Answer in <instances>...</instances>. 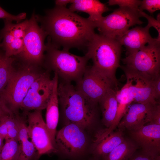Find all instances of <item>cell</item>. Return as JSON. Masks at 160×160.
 Instances as JSON below:
<instances>
[{"instance_id": "30", "label": "cell", "mask_w": 160, "mask_h": 160, "mask_svg": "<svg viewBox=\"0 0 160 160\" xmlns=\"http://www.w3.org/2000/svg\"><path fill=\"white\" fill-rule=\"evenodd\" d=\"M141 1L138 0H109L108 3L110 6L118 5L120 7L138 9Z\"/></svg>"}, {"instance_id": "28", "label": "cell", "mask_w": 160, "mask_h": 160, "mask_svg": "<svg viewBox=\"0 0 160 160\" xmlns=\"http://www.w3.org/2000/svg\"><path fill=\"white\" fill-rule=\"evenodd\" d=\"M23 39L15 38L4 52L6 56L8 57L19 55L23 51Z\"/></svg>"}, {"instance_id": "23", "label": "cell", "mask_w": 160, "mask_h": 160, "mask_svg": "<svg viewBox=\"0 0 160 160\" xmlns=\"http://www.w3.org/2000/svg\"><path fill=\"white\" fill-rule=\"evenodd\" d=\"M139 148L131 139L125 137L102 160H128Z\"/></svg>"}, {"instance_id": "16", "label": "cell", "mask_w": 160, "mask_h": 160, "mask_svg": "<svg viewBox=\"0 0 160 160\" xmlns=\"http://www.w3.org/2000/svg\"><path fill=\"white\" fill-rule=\"evenodd\" d=\"M154 104L132 102L118 124V129L135 130L149 123L150 110Z\"/></svg>"}, {"instance_id": "4", "label": "cell", "mask_w": 160, "mask_h": 160, "mask_svg": "<svg viewBox=\"0 0 160 160\" xmlns=\"http://www.w3.org/2000/svg\"><path fill=\"white\" fill-rule=\"evenodd\" d=\"M46 45L47 53L44 60L48 70L53 71L60 81L66 82H76L82 77L89 60L86 55L81 56L69 51L60 50L48 41Z\"/></svg>"}, {"instance_id": "20", "label": "cell", "mask_w": 160, "mask_h": 160, "mask_svg": "<svg viewBox=\"0 0 160 160\" xmlns=\"http://www.w3.org/2000/svg\"><path fill=\"white\" fill-rule=\"evenodd\" d=\"M116 88L109 89L98 102L102 114V122L108 128L116 118L118 108L116 96Z\"/></svg>"}, {"instance_id": "12", "label": "cell", "mask_w": 160, "mask_h": 160, "mask_svg": "<svg viewBox=\"0 0 160 160\" xmlns=\"http://www.w3.org/2000/svg\"><path fill=\"white\" fill-rule=\"evenodd\" d=\"M53 85L48 71L41 73L32 83L22 103L21 108L26 113L31 110L46 109Z\"/></svg>"}, {"instance_id": "14", "label": "cell", "mask_w": 160, "mask_h": 160, "mask_svg": "<svg viewBox=\"0 0 160 160\" xmlns=\"http://www.w3.org/2000/svg\"><path fill=\"white\" fill-rule=\"evenodd\" d=\"M130 138L142 151L160 155V125L148 123L128 131Z\"/></svg>"}, {"instance_id": "40", "label": "cell", "mask_w": 160, "mask_h": 160, "mask_svg": "<svg viewBox=\"0 0 160 160\" xmlns=\"http://www.w3.org/2000/svg\"><path fill=\"white\" fill-rule=\"evenodd\" d=\"M4 139L2 137L0 136V150H1L4 144Z\"/></svg>"}, {"instance_id": "1", "label": "cell", "mask_w": 160, "mask_h": 160, "mask_svg": "<svg viewBox=\"0 0 160 160\" xmlns=\"http://www.w3.org/2000/svg\"><path fill=\"white\" fill-rule=\"evenodd\" d=\"M41 27L49 36L48 41L56 48H87L95 33V23L79 16L66 7L55 6L46 11L45 15H35Z\"/></svg>"}, {"instance_id": "15", "label": "cell", "mask_w": 160, "mask_h": 160, "mask_svg": "<svg viewBox=\"0 0 160 160\" xmlns=\"http://www.w3.org/2000/svg\"><path fill=\"white\" fill-rule=\"evenodd\" d=\"M124 132L118 129L107 133L104 129L98 130L93 140L91 152L95 160L102 159L124 140Z\"/></svg>"}, {"instance_id": "35", "label": "cell", "mask_w": 160, "mask_h": 160, "mask_svg": "<svg viewBox=\"0 0 160 160\" xmlns=\"http://www.w3.org/2000/svg\"><path fill=\"white\" fill-rule=\"evenodd\" d=\"M128 160H160V155H154L137 151Z\"/></svg>"}, {"instance_id": "7", "label": "cell", "mask_w": 160, "mask_h": 160, "mask_svg": "<svg viewBox=\"0 0 160 160\" xmlns=\"http://www.w3.org/2000/svg\"><path fill=\"white\" fill-rule=\"evenodd\" d=\"M140 17L139 9L119 7L95 24L100 34L117 39L130 27L142 24Z\"/></svg>"}, {"instance_id": "26", "label": "cell", "mask_w": 160, "mask_h": 160, "mask_svg": "<svg viewBox=\"0 0 160 160\" xmlns=\"http://www.w3.org/2000/svg\"><path fill=\"white\" fill-rule=\"evenodd\" d=\"M18 114L13 113L4 117L8 132V139H12L19 141V124Z\"/></svg>"}, {"instance_id": "9", "label": "cell", "mask_w": 160, "mask_h": 160, "mask_svg": "<svg viewBox=\"0 0 160 160\" xmlns=\"http://www.w3.org/2000/svg\"><path fill=\"white\" fill-rule=\"evenodd\" d=\"M76 82V89L96 105L109 89L116 88L118 84L92 66H87L82 77Z\"/></svg>"}, {"instance_id": "25", "label": "cell", "mask_w": 160, "mask_h": 160, "mask_svg": "<svg viewBox=\"0 0 160 160\" xmlns=\"http://www.w3.org/2000/svg\"><path fill=\"white\" fill-rule=\"evenodd\" d=\"M0 153V160H18L21 150L18 141L12 139L5 140Z\"/></svg>"}, {"instance_id": "3", "label": "cell", "mask_w": 160, "mask_h": 160, "mask_svg": "<svg viewBox=\"0 0 160 160\" xmlns=\"http://www.w3.org/2000/svg\"><path fill=\"white\" fill-rule=\"evenodd\" d=\"M85 54L92 66L118 84L116 73L121 67V45L114 39L95 33L88 44Z\"/></svg>"}, {"instance_id": "8", "label": "cell", "mask_w": 160, "mask_h": 160, "mask_svg": "<svg viewBox=\"0 0 160 160\" xmlns=\"http://www.w3.org/2000/svg\"><path fill=\"white\" fill-rule=\"evenodd\" d=\"M55 142L57 152L73 158L84 153L88 139L84 129L75 124H68L56 132Z\"/></svg>"}, {"instance_id": "24", "label": "cell", "mask_w": 160, "mask_h": 160, "mask_svg": "<svg viewBox=\"0 0 160 160\" xmlns=\"http://www.w3.org/2000/svg\"><path fill=\"white\" fill-rule=\"evenodd\" d=\"M13 59L0 51V96L15 71L13 67Z\"/></svg>"}, {"instance_id": "27", "label": "cell", "mask_w": 160, "mask_h": 160, "mask_svg": "<svg viewBox=\"0 0 160 160\" xmlns=\"http://www.w3.org/2000/svg\"><path fill=\"white\" fill-rule=\"evenodd\" d=\"M4 26L0 32V47L5 51L11 44L15 38L10 29V21L4 20Z\"/></svg>"}, {"instance_id": "5", "label": "cell", "mask_w": 160, "mask_h": 160, "mask_svg": "<svg viewBox=\"0 0 160 160\" xmlns=\"http://www.w3.org/2000/svg\"><path fill=\"white\" fill-rule=\"evenodd\" d=\"M124 68L148 78L160 76V41L156 39L122 59Z\"/></svg>"}, {"instance_id": "32", "label": "cell", "mask_w": 160, "mask_h": 160, "mask_svg": "<svg viewBox=\"0 0 160 160\" xmlns=\"http://www.w3.org/2000/svg\"><path fill=\"white\" fill-rule=\"evenodd\" d=\"M139 13L141 17H143L148 20V24L147 25L150 28L151 27L154 28L157 31L158 33V37L156 39L160 41V15L158 14L157 19H156L152 16H150L143 12L139 10Z\"/></svg>"}, {"instance_id": "38", "label": "cell", "mask_w": 160, "mask_h": 160, "mask_svg": "<svg viewBox=\"0 0 160 160\" xmlns=\"http://www.w3.org/2000/svg\"><path fill=\"white\" fill-rule=\"evenodd\" d=\"M4 117L0 120V136L5 140L8 139V132Z\"/></svg>"}, {"instance_id": "13", "label": "cell", "mask_w": 160, "mask_h": 160, "mask_svg": "<svg viewBox=\"0 0 160 160\" xmlns=\"http://www.w3.org/2000/svg\"><path fill=\"white\" fill-rule=\"evenodd\" d=\"M126 78L125 85L133 99V102L142 103H155L151 79L138 73L120 67Z\"/></svg>"}, {"instance_id": "21", "label": "cell", "mask_w": 160, "mask_h": 160, "mask_svg": "<svg viewBox=\"0 0 160 160\" xmlns=\"http://www.w3.org/2000/svg\"><path fill=\"white\" fill-rule=\"evenodd\" d=\"M19 142L21 152L18 160H39L40 157L31 141L29 140L27 125L24 119L19 117Z\"/></svg>"}, {"instance_id": "36", "label": "cell", "mask_w": 160, "mask_h": 160, "mask_svg": "<svg viewBox=\"0 0 160 160\" xmlns=\"http://www.w3.org/2000/svg\"><path fill=\"white\" fill-rule=\"evenodd\" d=\"M152 86L154 100L157 102H160V76L153 80Z\"/></svg>"}, {"instance_id": "17", "label": "cell", "mask_w": 160, "mask_h": 160, "mask_svg": "<svg viewBox=\"0 0 160 160\" xmlns=\"http://www.w3.org/2000/svg\"><path fill=\"white\" fill-rule=\"evenodd\" d=\"M150 28L137 26L128 30L116 40L126 49V55L132 54L143 47L147 44L153 41L149 33Z\"/></svg>"}, {"instance_id": "2", "label": "cell", "mask_w": 160, "mask_h": 160, "mask_svg": "<svg viewBox=\"0 0 160 160\" xmlns=\"http://www.w3.org/2000/svg\"><path fill=\"white\" fill-rule=\"evenodd\" d=\"M57 93L60 111L66 124H73L85 129L91 128L97 116V106L87 98L71 83L60 81Z\"/></svg>"}, {"instance_id": "34", "label": "cell", "mask_w": 160, "mask_h": 160, "mask_svg": "<svg viewBox=\"0 0 160 160\" xmlns=\"http://www.w3.org/2000/svg\"><path fill=\"white\" fill-rule=\"evenodd\" d=\"M26 17L25 13H20L17 15H14L8 12L0 6V19L10 21H15L19 23L25 19Z\"/></svg>"}, {"instance_id": "39", "label": "cell", "mask_w": 160, "mask_h": 160, "mask_svg": "<svg viewBox=\"0 0 160 160\" xmlns=\"http://www.w3.org/2000/svg\"><path fill=\"white\" fill-rule=\"evenodd\" d=\"M72 0H57L55 1V6L66 7L67 4L71 3Z\"/></svg>"}, {"instance_id": "31", "label": "cell", "mask_w": 160, "mask_h": 160, "mask_svg": "<svg viewBox=\"0 0 160 160\" xmlns=\"http://www.w3.org/2000/svg\"><path fill=\"white\" fill-rule=\"evenodd\" d=\"M160 9V0H143L141 1L139 10L143 11L145 10L151 14Z\"/></svg>"}, {"instance_id": "18", "label": "cell", "mask_w": 160, "mask_h": 160, "mask_svg": "<svg viewBox=\"0 0 160 160\" xmlns=\"http://www.w3.org/2000/svg\"><path fill=\"white\" fill-rule=\"evenodd\" d=\"M52 91L46 109V124L52 141L56 148L55 142L56 128L59 117V104L57 93L58 77L54 73ZM57 149V148H56Z\"/></svg>"}, {"instance_id": "29", "label": "cell", "mask_w": 160, "mask_h": 160, "mask_svg": "<svg viewBox=\"0 0 160 160\" xmlns=\"http://www.w3.org/2000/svg\"><path fill=\"white\" fill-rule=\"evenodd\" d=\"M26 20L21 23L15 24L10 23V29L15 38L23 39L25 35L28 23Z\"/></svg>"}, {"instance_id": "37", "label": "cell", "mask_w": 160, "mask_h": 160, "mask_svg": "<svg viewBox=\"0 0 160 160\" xmlns=\"http://www.w3.org/2000/svg\"><path fill=\"white\" fill-rule=\"evenodd\" d=\"M0 96V120L7 116L13 113Z\"/></svg>"}, {"instance_id": "22", "label": "cell", "mask_w": 160, "mask_h": 160, "mask_svg": "<svg viewBox=\"0 0 160 160\" xmlns=\"http://www.w3.org/2000/svg\"><path fill=\"white\" fill-rule=\"evenodd\" d=\"M116 96L118 102L116 114L111 126L108 128H104L105 131L108 133L114 130L117 127L129 107L133 102V99L125 84L121 89L116 91Z\"/></svg>"}, {"instance_id": "11", "label": "cell", "mask_w": 160, "mask_h": 160, "mask_svg": "<svg viewBox=\"0 0 160 160\" xmlns=\"http://www.w3.org/2000/svg\"><path fill=\"white\" fill-rule=\"evenodd\" d=\"M27 128L29 137L39 156L57 152L48 131L42 114V110H35L26 113Z\"/></svg>"}, {"instance_id": "41", "label": "cell", "mask_w": 160, "mask_h": 160, "mask_svg": "<svg viewBox=\"0 0 160 160\" xmlns=\"http://www.w3.org/2000/svg\"><path fill=\"white\" fill-rule=\"evenodd\" d=\"M1 151V150H0V151Z\"/></svg>"}, {"instance_id": "6", "label": "cell", "mask_w": 160, "mask_h": 160, "mask_svg": "<svg viewBox=\"0 0 160 160\" xmlns=\"http://www.w3.org/2000/svg\"><path fill=\"white\" fill-rule=\"evenodd\" d=\"M30 67L15 71L0 96L9 110L18 114L31 84L41 74Z\"/></svg>"}, {"instance_id": "19", "label": "cell", "mask_w": 160, "mask_h": 160, "mask_svg": "<svg viewBox=\"0 0 160 160\" xmlns=\"http://www.w3.org/2000/svg\"><path fill=\"white\" fill-rule=\"evenodd\" d=\"M68 9L73 12L87 13L88 19L95 23L101 19L104 13L110 10L105 4L97 0H72Z\"/></svg>"}, {"instance_id": "33", "label": "cell", "mask_w": 160, "mask_h": 160, "mask_svg": "<svg viewBox=\"0 0 160 160\" xmlns=\"http://www.w3.org/2000/svg\"><path fill=\"white\" fill-rule=\"evenodd\" d=\"M149 123L160 125V102L153 104L150 109Z\"/></svg>"}, {"instance_id": "10", "label": "cell", "mask_w": 160, "mask_h": 160, "mask_svg": "<svg viewBox=\"0 0 160 160\" xmlns=\"http://www.w3.org/2000/svg\"><path fill=\"white\" fill-rule=\"evenodd\" d=\"M47 34L38 25L34 13L28 20L23 38V51L19 55L25 61L32 64H40L44 60L46 49L44 40Z\"/></svg>"}]
</instances>
